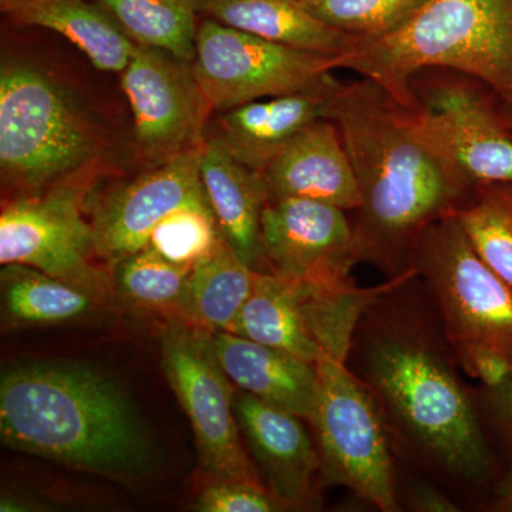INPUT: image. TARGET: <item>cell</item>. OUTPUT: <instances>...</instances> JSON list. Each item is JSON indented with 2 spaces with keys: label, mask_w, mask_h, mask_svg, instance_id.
I'll return each mask as SVG.
<instances>
[{
  "label": "cell",
  "mask_w": 512,
  "mask_h": 512,
  "mask_svg": "<svg viewBox=\"0 0 512 512\" xmlns=\"http://www.w3.org/2000/svg\"><path fill=\"white\" fill-rule=\"evenodd\" d=\"M414 271L394 278L363 313L348 366L375 400L393 451L454 483L484 485L493 456L476 404L430 299L410 301Z\"/></svg>",
  "instance_id": "cell-1"
},
{
  "label": "cell",
  "mask_w": 512,
  "mask_h": 512,
  "mask_svg": "<svg viewBox=\"0 0 512 512\" xmlns=\"http://www.w3.org/2000/svg\"><path fill=\"white\" fill-rule=\"evenodd\" d=\"M329 120L339 128L360 192L352 222L357 261L390 278L412 271L423 232L454 214L473 185L424 133L413 111L372 80L340 83Z\"/></svg>",
  "instance_id": "cell-2"
},
{
  "label": "cell",
  "mask_w": 512,
  "mask_h": 512,
  "mask_svg": "<svg viewBox=\"0 0 512 512\" xmlns=\"http://www.w3.org/2000/svg\"><path fill=\"white\" fill-rule=\"evenodd\" d=\"M0 434L15 450L106 476L141 470L150 446L119 386L86 366H19L0 380Z\"/></svg>",
  "instance_id": "cell-3"
},
{
  "label": "cell",
  "mask_w": 512,
  "mask_h": 512,
  "mask_svg": "<svg viewBox=\"0 0 512 512\" xmlns=\"http://www.w3.org/2000/svg\"><path fill=\"white\" fill-rule=\"evenodd\" d=\"M338 67L372 80L410 111L417 74L453 70L483 83L512 121V0H429L396 29L355 37Z\"/></svg>",
  "instance_id": "cell-4"
},
{
  "label": "cell",
  "mask_w": 512,
  "mask_h": 512,
  "mask_svg": "<svg viewBox=\"0 0 512 512\" xmlns=\"http://www.w3.org/2000/svg\"><path fill=\"white\" fill-rule=\"evenodd\" d=\"M110 157L109 130L62 77L22 57H3L0 178L9 200L94 184Z\"/></svg>",
  "instance_id": "cell-5"
},
{
  "label": "cell",
  "mask_w": 512,
  "mask_h": 512,
  "mask_svg": "<svg viewBox=\"0 0 512 512\" xmlns=\"http://www.w3.org/2000/svg\"><path fill=\"white\" fill-rule=\"evenodd\" d=\"M410 268L456 359L485 350L512 363V288L478 256L454 214L423 232Z\"/></svg>",
  "instance_id": "cell-6"
},
{
  "label": "cell",
  "mask_w": 512,
  "mask_h": 512,
  "mask_svg": "<svg viewBox=\"0 0 512 512\" xmlns=\"http://www.w3.org/2000/svg\"><path fill=\"white\" fill-rule=\"evenodd\" d=\"M315 430L322 480L348 488L383 512L400 510L393 447L375 400L346 359L316 363Z\"/></svg>",
  "instance_id": "cell-7"
},
{
  "label": "cell",
  "mask_w": 512,
  "mask_h": 512,
  "mask_svg": "<svg viewBox=\"0 0 512 512\" xmlns=\"http://www.w3.org/2000/svg\"><path fill=\"white\" fill-rule=\"evenodd\" d=\"M161 365L190 420L205 474L211 480L264 485L242 444L234 407L237 387L218 359L212 332L170 320L161 336Z\"/></svg>",
  "instance_id": "cell-8"
},
{
  "label": "cell",
  "mask_w": 512,
  "mask_h": 512,
  "mask_svg": "<svg viewBox=\"0 0 512 512\" xmlns=\"http://www.w3.org/2000/svg\"><path fill=\"white\" fill-rule=\"evenodd\" d=\"M214 113L249 101L315 89L339 69L338 56L269 42L201 18L192 62Z\"/></svg>",
  "instance_id": "cell-9"
},
{
  "label": "cell",
  "mask_w": 512,
  "mask_h": 512,
  "mask_svg": "<svg viewBox=\"0 0 512 512\" xmlns=\"http://www.w3.org/2000/svg\"><path fill=\"white\" fill-rule=\"evenodd\" d=\"M93 184L62 185L42 194L13 198L0 214V264L28 265L103 298L113 279L99 258L84 200Z\"/></svg>",
  "instance_id": "cell-10"
},
{
  "label": "cell",
  "mask_w": 512,
  "mask_h": 512,
  "mask_svg": "<svg viewBox=\"0 0 512 512\" xmlns=\"http://www.w3.org/2000/svg\"><path fill=\"white\" fill-rule=\"evenodd\" d=\"M120 83L133 114L134 154L143 168L200 150L214 110L191 62L136 45Z\"/></svg>",
  "instance_id": "cell-11"
},
{
  "label": "cell",
  "mask_w": 512,
  "mask_h": 512,
  "mask_svg": "<svg viewBox=\"0 0 512 512\" xmlns=\"http://www.w3.org/2000/svg\"><path fill=\"white\" fill-rule=\"evenodd\" d=\"M393 281L360 288L353 279L311 282L272 275L259 312L262 333L272 348L311 365L348 360L360 318Z\"/></svg>",
  "instance_id": "cell-12"
},
{
  "label": "cell",
  "mask_w": 512,
  "mask_h": 512,
  "mask_svg": "<svg viewBox=\"0 0 512 512\" xmlns=\"http://www.w3.org/2000/svg\"><path fill=\"white\" fill-rule=\"evenodd\" d=\"M424 133L476 187L512 181V121L480 87L443 80L413 87Z\"/></svg>",
  "instance_id": "cell-13"
},
{
  "label": "cell",
  "mask_w": 512,
  "mask_h": 512,
  "mask_svg": "<svg viewBox=\"0 0 512 512\" xmlns=\"http://www.w3.org/2000/svg\"><path fill=\"white\" fill-rule=\"evenodd\" d=\"M188 207H211L200 173V150L143 173L94 204L90 224L97 255L116 264L148 247L160 222Z\"/></svg>",
  "instance_id": "cell-14"
},
{
  "label": "cell",
  "mask_w": 512,
  "mask_h": 512,
  "mask_svg": "<svg viewBox=\"0 0 512 512\" xmlns=\"http://www.w3.org/2000/svg\"><path fill=\"white\" fill-rule=\"evenodd\" d=\"M357 262L346 211L301 198L265 205L259 272L296 281L343 282L352 279Z\"/></svg>",
  "instance_id": "cell-15"
},
{
  "label": "cell",
  "mask_w": 512,
  "mask_h": 512,
  "mask_svg": "<svg viewBox=\"0 0 512 512\" xmlns=\"http://www.w3.org/2000/svg\"><path fill=\"white\" fill-rule=\"evenodd\" d=\"M234 407L239 429L247 437L269 493L288 510L313 507L318 498L315 478L322 477V466L302 417L238 389Z\"/></svg>",
  "instance_id": "cell-16"
},
{
  "label": "cell",
  "mask_w": 512,
  "mask_h": 512,
  "mask_svg": "<svg viewBox=\"0 0 512 512\" xmlns=\"http://www.w3.org/2000/svg\"><path fill=\"white\" fill-rule=\"evenodd\" d=\"M340 82L303 92L249 101L214 113L207 136L249 170L264 174L266 167L289 143L316 121L329 119Z\"/></svg>",
  "instance_id": "cell-17"
},
{
  "label": "cell",
  "mask_w": 512,
  "mask_h": 512,
  "mask_svg": "<svg viewBox=\"0 0 512 512\" xmlns=\"http://www.w3.org/2000/svg\"><path fill=\"white\" fill-rule=\"evenodd\" d=\"M268 202L301 198L343 211L360 207L355 171L339 128L323 119L293 138L264 171Z\"/></svg>",
  "instance_id": "cell-18"
},
{
  "label": "cell",
  "mask_w": 512,
  "mask_h": 512,
  "mask_svg": "<svg viewBox=\"0 0 512 512\" xmlns=\"http://www.w3.org/2000/svg\"><path fill=\"white\" fill-rule=\"evenodd\" d=\"M214 349L225 373L242 392L311 420L319 397L315 365L231 332H212Z\"/></svg>",
  "instance_id": "cell-19"
},
{
  "label": "cell",
  "mask_w": 512,
  "mask_h": 512,
  "mask_svg": "<svg viewBox=\"0 0 512 512\" xmlns=\"http://www.w3.org/2000/svg\"><path fill=\"white\" fill-rule=\"evenodd\" d=\"M200 173L222 237L258 271L262 212L268 204L264 175L238 163L208 136L200 147Z\"/></svg>",
  "instance_id": "cell-20"
},
{
  "label": "cell",
  "mask_w": 512,
  "mask_h": 512,
  "mask_svg": "<svg viewBox=\"0 0 512 512\" xmlns=\"http://www.w3.org/2000/svg\"><path fill=\"white\" fill-rule=\"evenodd\" d=\"M0 9L15 25L69 40L101 72H123L136 47L93 0H0Z\"/></svg>",
  "instance_id": "cell-21"
},
{
  "label": "cell",
  "mask_w": 512,
  "mask_h": 512,
  "mask_svg": "<svg viewBox=\"0 0 512 512\" xmlns=\"http://www.w3.org/2000/svg\"><path fill=\"white\" fill-rule=\"evenodd\" d=\"M197 8L201 18L322 55H342L355 40L316 18L301 0H197Z\"/></svg>",
  "instance_id": "cell-22"
},
{
  "label": "cell",
  "mask_w": 512,
  "mask_h": 512,
  "mask_svg": "<svg viewBox=\"0 0 512 512\" xmlns=\"http://www.w3.org/2000/svg\"><path fill=\"white\" fill-rule=\"evenodd\" d=\"M255 275V269L221 237L192 265L177 320L210 332H229L247 302Z\"/></svg>",
  "instance_id": "cell-23"
},
{
  "label": "cell",
  "mask_w": 512,
  "mask_h": 512,
  "mask_svg": "<svg viewBox=\"0 0 512 512\" xmlns=\"http://www.w3.org/2000/svg\"><path fill=\"white\" fill-rule=\"evenodd\" d=\"M2 313L10 326H56L93 311L96 296L28 265H2Z\"/></svg>",
  "instance_id": "cell-24"
},
{
  "label": "cell",
  "mask_w": 512,
  "mask_h": 512,
  "mask_svg": "<svg viewBox=\"0 0 512 512\" xmlns=\"http://www.w3.org/2000/svg\"><path fill=\"white\" fill-rule=\"evenodd\" d=\"M136 45L194 62L201 16L197 0H93Z\"/></svg>",
  "instance_id": "cell-25"
},
{
  "label": "cell",
  "mask_w": 512,
  "mask_h": 512,
  "mask_svg": "<svg viewBox=\"0 0 512 512\" xmlns=\"http://www.w3.org/2000/svg\"><path fill=\"white\" fill-rule=\"evenodd\" d=\"M454 217L478 256L512 288V181L476 185Z\"/></svg>",
  "instance_id": "cell-26"
},
{
  "label": "cell",
  "mask_w": 512,
  "mask_h": 512,
  "mask_svg": "<svg viewBox=\"0 0 512 512\" xmlns=\"http://www.w3.org/2000/svg\"><path fill=\"white\" fill-rule=\"evenodd\" d=\"M190 271V266L175 264L146 247L114 264L113 285L131 305L177 320Z\"/></svg>",
  "instance_id": "cell-27"
},
{
  "label": "cell",
  "mask_w": 512,
  "mask_h": 512,
  "mask_svg": "<svg viewBox=\"0 0 512 512\" xmlns=\"http://www.w3.org/2000/svg\"><path fill=\"white\" fill-rule=\"evenodd\" d=\"M429 0H305L303 5L326 25L355 37L396 29Z\"/></svg>",
  "instance_id": "cell-28"
},
{
  "label": "cell",
  "mask_w": 512,
  "mask_h": 512,
  "mask_svg": "<svg viewBox=\"0 0 512 512\" xmlns=\"http://www.w3.org/2000/svg\"><path fill=\"white\" fill-rule=\"evenodd\" d=\"M221 237L211 207H188L160 222L151 234L148 247L175 264L192 268Z\"/></svg>",
  "instance_id": "cell-29"
},
{
  "label": "cell",
  "mask_w": 512,
  "mask_h": 512,
  "mask_svg": "<svg viewBox=\"0 0 512 512\" xmlns=\"http://www.w3.org/2000/svg\"><path fill=\"white\" fill-rule=\"evenodd\" d=\"M201 512H275L288 510L265 485L237 480H211L197 501Z\"/></svg>",
  "instance_id": "cell-30"
},
{
  "label": "cell",
  "mask_w": 512,
  "mask_h": 512,
  "mask_svg": "<svg viewBox=\"0 0 512 512\" xmlns=\"http://www.w3.org/2000/svg\"><path fill=\"white\" fill-rule=\"evenodd\" d=\"M409 507L419 512H457L461 508L446 494L430 484H413L410 488Z\"/></svg>",
  "instance_id": "cell-31"
},
{
  "label": "cell",
  "mask_w": 512,
  "mask_h": 512,
  "mask_svg": "<svg viewBox=\"0 0 512 512\" xmlns=\"http://www.w3.org/2000/svg\"><path fill=\"white\" fill-rule=\"evenodd\" d=\"M491 416L505 437L512 440V375L494 389L485 390Z\"/></svg>",
  "instance_id": "cell-32"
},
{
  "label": "cell",
  "mask_w": 512,
  "mask_h": 512,
  "mask_svg": "<svg viewBox=\"0 0 512 512\" xmlns=\"http://www.w3.org/2000/svg\"><path fill=\"white\" fill-rule=\"evenodd\" d=\"M494 510L501 512H512V477L505 481L498 490L497 500L494 503Z\"/></svg>",
  "instance_id": "cell-33"
},
{
  "label": "cell",
  "mask_w": 512,
  "mask_h": 512,
  "mask_svg": "<svg viewBox=\"0 0 512 512\" xmlns=\"http://www.w3.org/2000/svg\"><path fill=\"white\" fill-rule=\"evenodd\" d=\"M301 2H305V0H301Z\"/></svg>",
  "instance_id": "cell-34"
}]
</instances>
